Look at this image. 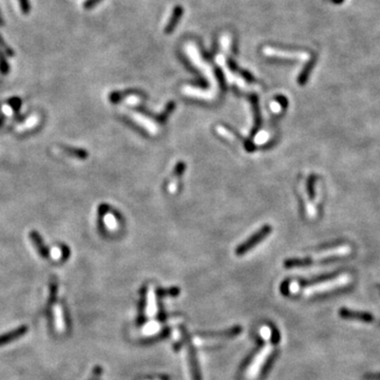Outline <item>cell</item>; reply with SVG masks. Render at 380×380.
<instances>
[{
	"instance_id": "8fae6325",
	"label": "cell",
	"mask_w": 380,
	"mask_h": 380,
	"mask_svg": "<svg viewBox=\"0 0 380 380\" xmlns=\"http://www.w3.org/2000/svg\"><path fill=\"white\" fill-rule=\"evenodd\" d=\"M162 329V325L159 321H149L141 329V334L144 337H151L157 335Z\"/></svg>"
},
{
	"instance_id": "7a4b0ae2",
	"label": "cell",
	"mask_w": 380,
	"mask_h": 380,
	"mask_svg": "<svg viewBox=\"0 0 380 380\" xmlns=\"http://www.w3.org/2000/svg\"><path fill=\"white\" fill-rule=\"evenodd\" d=\"M352 252V248L349 245H342V246H338L334 248H329L325 250V252H321L318 255H316L313 258H307L303 259V260H289L286 261L285 266L286 268H294V266H303L313 263L315 260H327V259L330 258H337V257H343L349 255Z\"/></svg>"
},
{
	"instance_id": "4fadbf2b",
	"label": "cell",
	"mask_w": 380,
	"mask_h": 380,
	"mask_svg": "<svg viewBox=\"0 0 380 380\" xmlns=\"http://www.w3.org/2000/svg\"><path fill=\"white\" fill-rule=\"evenodd\" d=\"M54 317H55V326H56V328H57V331L62 333L64 328H66V322H64L63 312L60 306H56L54 309Z\"/></svg>"
},
{
	"instance_id": "44dd1931",
	"label": "cell",
	"mask_w": 380,
	"mask_h": 380,
	"mask_svg": "<svg viewBox=\"0 0 380 380\" xmlns=\"http://www.w3.org/2000/svg\"><path fill=\"white\" fill-rule=\"evenodd\" d=\"M101 1H102V0H87V1L84 3V6L86 7V9H91L92 6L96 5Z\"/></svg>"
},
{
	"instance_id": "9a60e30c",
	"label": "cell",
	"mask_w": 380,
	"mask_h": 380,
	"mask_svg": "<svg viewBox=\"0 0 380 380\" xmlns=\"http://www.w3.org/2000/svg\"><path fill=\"white\" fill-rule=\"evenodd\" d=\"M104 223L107 226V228L111 231H114L117 229V225H118L117 220L112 214H107L104 217Z\"/></svg>"
},
{
	"instance_id": "52a82bcc",
	"label": "cell",
	"mask_w": 380,
	"mask_h": 380,
	"mask_svg": "<svg viewBox=\"0 0 380 380\" xmlns=\"http://www.w3.org/2000/svg\"><path fill=\"white\" fill-rule=\"evenodd\" d=\"M146 316L149 319H153L158 314V304H157V296L153 286H149L147 292V301H146Z\"/></svg>"
},
{
	"instance_id": "ffe728a7",
	"label": "cell",
	"mask_w": 380,
	"mask_h": 380,
	"mask_svg": "<svg viewBox=\"0 0 380 380\" xmlns=\"http://www.w3.org/2000/svg\"><path fill=\"white\" fill-rule=\"evenodd\" d=\"M298 290H299L298 282H296V281L290 282L289 283V292L292 294H296V293H298Z\"/></svg>"
},
{
	"instance_id": "d4e9b609",
	"label": "cell",
	"mask_w": 380,
	"mask_h": 380,
	"mask_svg": "<svg viewBox=\"0 0 380 380\" xmlns=\"http://www.w3.org/2000/svg\"><path fill=\"white\" fill-rule=\"evenodd\" d=\"M173 339H174V340L175 341H177V342H179L180 341V339H181V335H180V331L179 330H174L173 331Z\"/></svg>"
},
{
	"instance_id": "5b68a950",
	"label": "cell",
	"mask_w": 380,
	"mask_h": 380,
	"mask_svg": "<svg viewBox=\"0 0 380 380\" xmlns=\"http://www.w3.org/2000/svg\"><path fill=\"white\" fill-rule=\"evenodd\" d=\"M128 114L137 125H140L141 127H143L145 130L149 132L150 134H157L159 132V128H158L157 124L153 122V120L149 119L148 117L142 115L141 113L128 112Z\"/></svg>"
},
{
	"instance_id": "cb8c5ba5",
	"label": "cell",
	"mask_w": 380,
	"mask_h": 380,
	"mask_svg": "<svg viewBox=\"0 0 380 380\" xmlns=\"http://www.w3.org/2000/svg\"><path fill=\"white\" fill-rule=\"evenodd\" d=\"M366 380H380V374H368L365 376Z\"/></svg>"
},
{
	"instance_id": "6da1fadb",
	"label": "cell",
	"mask_w": 380,
	"mask_h": 380,
	"mask_svg": "<svg viewBox=\"0 0 380 380\" xmlns=\"http://www.w3.org/2000/svg\"><path fill=\"white\" fill-rule=\"evenodd\" d=\"M351 281H352V277L350 276V274L343 273V274H340L339 277L335 278L334 280L321 282V283H318V284L307 286L303 290V295L305 297H310L313 295L326 293V292H329V290H334L336 288H340L347 284H350Z\"/></svg>"
},
{
	"instance_id": "9c48e42d",
	"label": "cell",
	"mask_w": 380,
	"mask_h": 380,
	"mask_svg": "<svg viewBox=\"0 0 380 380\" xmlns=\"http://www.w3.org/2000/svg\"><path fill=\"white\" fill-rule=\"evenodd\" d=\"M183 13H184V10H183V6L181 5H175L174 9L172 11V14H171V17L170 19L168 20L167 25L165 27V33L166 34H170L171 32L176 28L177 23L180 22L182 16H183Z\"/></svg>"
},
{
	"instance_id": "603a6c76",
	"label": "cell",
	"mask_w": 380,
	"mask_h": 380,
	"mask_svg": "<svg viewBox=\"0 0 380 380\" xmlns=\"http://www.w3.org/2000/svg\"><path fill=\"white\" fill-rule=\"evenodd\" d=\"M271 111L274 112V113H279L281 111L280 104L276 103V102H273V103L271 104Z\"/></svg>"
},
{
	"instance_id": "d6986e66",
	"label": "cell",
	"mask_w": 380,
	"mask_h": 380,
	"mask_svg": "<svg viewBox=\"0 0 380 380\" xmlns=\"http://www.w3.org/2000/svg\"><path fill=\"white\" fill-rule=\"evenodd\" d=\"M18 2H19V5H20V9H21L22 13L28 14L30 12V2H29V0H18Z\"/></svg>"
},
{
	"instance_id": "7c38bea8",
	"label": "cell",
	"mask_w": 380,
	"mask_h": 380,
	"mask_svg": "<svg viewBox=\"0 0 380 380\" xmlns=\"http://www.w3.org/2000/svg\"><path fill=\"white\" fill-rule=\"evenodd\" d=\"M25 333H27V326H21L17 329L11 331V333H7V334L0 336V345L5 344L7 342H11V341L15 340V339H17L18 337L22 336Z\"/></svg>"
},
{
	"instance_id": "3957f363",
	"label": "cell",
	"mask_w": 380,
	"mask_h": 380,
	"mask_svg": "<svg viewBox=\"0 0 380 380\" xmlns=\"http://www.w3.org/2000/svg\"><path fill=\"white\" fill-rule=\"evenodd\" d=\"M272 351H273V346L269 341L263 346V349L256 355V357L254 358L253 362L250 363V366L248 367L246 371V378L248 380H255L259 376L262 367L264 366L266 360H268L270 356L271 355Z\"/></svg>"
},
{
	"instance_id": "7402d4cb",
	"label": "cell",
	"mask_w": 380,
	"mask_h": 380,
	"mask_svg": "<svg viewBox=\"0 0 380 380\" xmlns=\"http://www.w3.org/2000/svg\"><path fill=\"white\" fill-rule=\"evenodd\" d=\"M126 103H127L128 105H137V104L140 103V99L137 98V96L131 95L130 98H128V99L126 100Z\"/></svg>"
},
{
	"instance_id": "277c9868",
	"label": "cell",
	"mask_w": 380,
	"mask_h": 380,
	"mask_svg": "<svg viewBox=\"0 0 380 380\" xmlns=\"http://www.w3.org/2000/svg\"><path fill=\"white\" fill-rule=\"evenodd\" d=\"M241 333V327H234L229 330L223 331V333L220 334H210V335H202V336H197L193 339V342H195L198 346H203V345H212V344H217L223 340H226V339L231 338L237 336Z\"/></svg>"
},
{
	"instance_id": "ba28073f",
	"label": "cell",
	"mask_w": 380,
	"mask_h": 380,
	"mask_svg": "<svg viewBox=\"0 0 380 380\" xmlns=\"http://www.w3.org/2000/svg\"><path fill=\"white\" fill-rule=\"evenodd\" d=\"M340 316L345 318V319H354V320H359L363 322H374L375 317L373 315H371L369 313H362V312H354L350 311L346 309H341L340 310Z\"/></svg>"
},
{
	"instance_id": "5bb4252c",
	"label": "cell",
	"mask_w": 380,
	"mask_h": 380,
	"mask_svg": "<svg viewBox=\"0 0 380 380\" xmlns=\"http://www.w3.org/2000/svg\"><path fill=\"white\" fill-rule=\"evenodd\" d=\"M61 150L63 151V153H66V155H69V156L74 157V158H78V159H86L88 157L87 151L82 150V149H76V148H72V147H68V146H62Z\"/></svg>"
},
{
	"instance_id": "ac0fdd59",
	"label": "cell",
	"mask_w": 380,
	"mask_h": 380,
	"mask_svg": "<svg viewBox=\"0 0 380 380\" xmlns=\"http://www.w3.org/2000/svg\"><path fill=\"white\" fill-rule=\"evenodd\" d=\"M269 139H270V134L268 132H265V131H261V132H259L256 135L255 142L258 145H263V144H265L266 142L269 141Z\"/></svg>"
},
{
	"instance_id": "e0dca14e",
	"label": "cell",
	"mask_w": 380,
	"mask_h": 380,
	"mask_svg": "<svg viewBox=\"0 0 380 380\" xmlns=\"http://www.w3.org/2000/svg\"><path fill=\"white\" fill-rule=\"evenodd\" d=\"M260 336L266 342H269L271 339V329L268 326H263L260 327Z\"/></svg>"
},
{
	"instance_id": "2e32d148",
	"label": "cell",
	"mask_w": 380,
	"mask_h": 380,
	"mask_svg": "<svg viewBox=\"0 0 380 380\" xmlns=\"http://www.w3.org/2000/svg\"><path fill=\"white\" fill-rule=\"evenodd\" d=\"M314 63H315V60L312 59L309 63L306 64V67H305L304 70L301 72L300 77H299V84H301V85L305 84V82L307 80V78H309V75H310L311 71H312V69H313V67H314Z\"/></svg>"
},
{
	"instance_id": "8992f818",
	"label": "cell",
	"mask_w": 380,
	"mask_h": 380,
	"mask_svg": "<svg viewBox=\"0 0 380 380\" xmlns=\"http://www.w3.org/2000/svg\"><path fill=\"white\" fill-rule=\"evenodd\" d=\"M270 231H271V228L269 227V226H266V227L262 228L260 231H258L252 239H249V240L246 242V243H244L243 245H241V246L237 249V254H238V255H243L245 252H247L248 249H250V248H252L255 244H257L258 242H260V241H261V240H262V239H263V238L266 236V234H268Z\"/></svg>"
},
{
	"instance_id": "30bf717a",
	"label": "cell",
	"mask_w": 380,
	"mask_h": 380,
	"mask_svg": "<svg viewBox=\"0 0 380 380\" xmlns=\"http://www.w3.org/2000/svg\"><path fill=\"white\" fill-rule=\"evenodd\" d=\"M30 238H31V241L33 242V244L40 257L43 258L49 257V250H48V248L46 247L42 237H40V234L37 231H31Z\"/></svg>"
},
{
	"instance_id": "4316f807",
	"label": "cell",
	"mask_w": 380,
	"mask_h": 380,
	"mask_svg": "<svg viewBox=\"0 0 380 380\" xmlns=\"http://www.w3.org/2000/svg\"><path fill=\"white\" fill-rule=\"evenodd\" d=\"M377 287H378V290H379V292H380V285H378Z\"/></svg>"
},
{
	"instance_id": "484cf974",
	"label": "cell",
	"mask_w": 380,
	"mask_h": 380,
	"mask_svg": "<svg viewBox=\"0 0 380 380\" xmlns=\"http://www.w3.org/2000/svg\"><path fill=\"white\" fill-rule=\"evenodd\" d=\"M2 23V17H1V14H0V25Z\"/></svg>"
}]
</instances>
